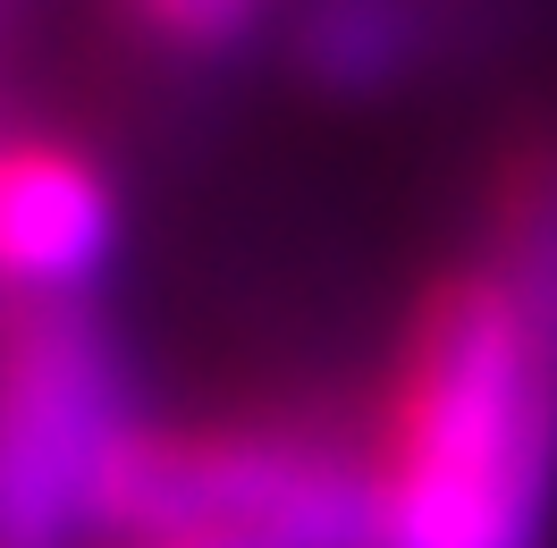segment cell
I'll return each instance as SVG.
<instances>
[{"label":"cell","instance_id":"7","mask_svg":"<svg viewBox=\"0 0 557 548\" xmlns=\"http://www.w3.org/2000/svg\"><path fill=\"white\" fill-rule=\"evenodd\" d=\"M0 9H9V0H0Z\"/></svg>","mask_w":557,"mask_h":548},{"label":"cell","instance_id":"6","mask_svg":"<svg viewBox=\"0 0 557 548\" xmlns=\"http://www.w3.org/2000/svg\"><path fill=\"white\" fill-rule=\"evenodd\" d=\"M102 548H262V540H245V532H127Z\"/></svg>","mask_w":557,"mask_h":548},{"label":"cell","instance_id":"3","mask_svg":"<svg viewBox=\"0 0 557 548\" xmlns=\"http://www.w3.org/2000/svg\"><path fill=\"white\" fill-rule=\"evenodd\" d=\"M136 413L94 304L0 312V548H102V473Z\"/></svg>","mask_w":557,"mask_h":548},{"label":"cell","instance_id":"2","mask_svg":"<svg viewBox=\"0 0 557 548\" xmlns=\"http://www.w3.org/2000/svg\"><path fill=\"white\" fill-rule=\"evenodd\" d=\"M245 532L262 548H363V447L296 406L136 413L102 473V540Z\"/></svg>","mask_w":557,"mask_h":548},{"label":"cell","instance_id":"5","mask_svg":"<svg viewBox=\"0 0 557 548\" xmlns=\"http://www.w3.org/2000/svg\"><path fill=\"white\" fill-rule=\"evenodd\" d=\"M127 35L170 51V60H228L262 35L271 0H119Z\"/></svg>","mask_w":557,"mask_h":548},{"label":"cell","instance_id":"4","mask_svg":"<svg viewBox=\"0 0 557 548\" xmlns=\"http://www.w3.org/2000/svg\"><path fill=\"white\" fill-rule=\"evenodd\" d=\"M119 253V177L85 136L0 127V312L85 304Z\"/></svg>","mask_w":557,"mask_h":548},{"label":"cell","instance_id":"1","mask_svg":"<svg viewBox=\"0 0 557 548\" xmlns=\"http://www.w3.org/2000/svg\"><path fill=\"white\" fill-rule=\"evenodd\" d=\"M363 548H541L557 514V296L456 253L397 312L363 413Z\"/></svg>","mask_w":557,"mask_h":548}]
</instances>
